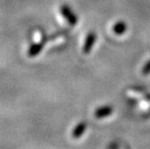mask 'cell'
<instances>
[{
    "label": "cell",
    "instance_id": "obj_1",
    "mask_svg": "<svg viewBox=\"0 0 150 149\" xmlns=\"http://www.w3.org/2000/svg\"><path fill=\"white\" fill-rule=\"evenodd\" d=\"M95 38H96V36H95V33L94 32H90L86 38V42L85 43V46H84V49H83V51L85 53H88L93 45L94 44V42H95Z\"/></svg>",
    "mask_w": 150,
    "mask_h": 149
},
{
    "label": "cell",
    "instance_id": "obj_5",
    "mask_svg": "<svg viewBox=\"0 0 150 149\" xmlns=\"http://www.w3.org/2000/svg\"><path fill=\"white\" fill-rule=\"evenodd\" d=\"M86 123H80L73 131V137L74 138H79L81 135L83 134V132L86 130Z\"/></svg>",
    "mask_w": 150,
    "mask_h": 149
},
{
    "label": "cell",
    "instance_id": "obj_2",
    "mask_svg": "<svg viewBox=\"0 0 150 149\" xmlns=\"http://www.w3.org/2000/svg\"><path fill=\"white\" fill-rule=\"evenodd\" d=\"M112 111L113 110H112V107L105 106V107H103V108H100V109L96 110V112H95V113H94V116L96 118H103V117L111 115Z\"/></svg>",
    "mask_w": 150,
    "mask_h": 149
},
{
    "label": "cell",
    "instance_id": "obj_4",
    "mask_svg": "<svg viewBox=\"0 0 150 149\" xmlns=\"http://www.w3.org/2000/svg\"><path fill=\"white\" fill-rule=\"evenodd\" d=\"M127 30V25L124 22H118L114 26H113V32L117 35H121L123 34Z\"/></svg>",
    "mask_w": 150,
    "mask_h": 149
},
{
    "label": "cell",
    "instance_id": "obj_6",
    "mask_svg": "<svg viewBox=\"0 0 150 149\" xmlns=\"http://www.w3.org/2000/svg\"><path fill=\"white\" fill-rule=\"evenodd\" d=\"M143 73H144L145 75L150 73V61H148V62L145 65L144 68H143Z\"/></svg>",
    "mask_w": 150,
    "mask_h": 149
},
{
    "label": "cell",
    "instance_id": "obj_3",
    "mask_svg": "<svg viewBox=\"0 0 150 149\" xmlns=\"http://www.w3.org/2000/svg\"><path fill=\"white\" fill-rule=\"evenodd\" d=\"M61 13L62 15L66 17V19L69 21L71 24H75L76 23V17L71 13V11L67 8V6H63L61 8Z\"/></svg>",
    "mask_w": 150,
    "mask_h": 149
}]
</instances>
